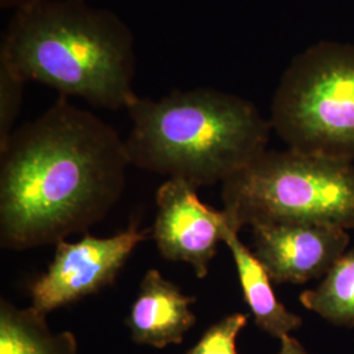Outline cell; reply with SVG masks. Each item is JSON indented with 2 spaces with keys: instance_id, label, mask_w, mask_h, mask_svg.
Returning a JSON list of instances; mask_svg holds the SVG:
<instances>
[{
  "instance_id": "1",
  "label": "cell",
  "mask_w": 354,
  "mask_h": 354,
  "mask_svg": "<svg viewBox=\"0 0 354 354\" xmlns=\"http://www.w3.org/2000/svg\"><path fill=\"white\" fill-rule=\"evenodd\" d=\"M130 165L125 140L59 97L0 149V244L24 251L87 232L118 203Z\"/></svg>"
},
{
  "instance_id": "2",
  "label": "cell",
  "mask_w": 354,
  "mask_h": 354,
  "mask_svg": "<svg viewBox=\"0 0 354 354\" xmlns=\"http://www.w3.org/2000/svg\"><path fill=\"white\" fill-rule=\"evenodd\" d=\"M0 62L26 82L79 97L95 108L129 109L134 91L136 38L112 10L86 0H28L3 33Z\"/></svg>"
},
{
  "instance_id": "3",
  "label": "cell",
  "mask_w": 354,
  "mask_h": 354,
  "mask_svg": "<svg viewBox=\"0 0 354 354\" xmlns=\"http://www.w3.org/2000/svg\"><path fill=\"white\" fill-rule=\"evenodd\" d=\"M130 165L196 188L225 183L268 150L272 125L253 102L215 88L175 89L129 106Z\"/></svg>"
},
{
  "instance_id": "4",
  "label": "cell",
  "mask_w": 354,
  "mask_h": 354,
  "mask_svg": "<svg viewBox=\"0 0 354 354\" xmlns=\"http://www.w3.org/2000/svg\"><path fill=\"white\" fill-rule=\"evenodd\" d=\"M231 228L299 222L354 228V163L266 150L222 184Z\"/></svg>"
},
{
  "instance_id": "5",
  "label": "cell",
  "mask_w": 354,
  "mask_h": 354,
  "mask_svg": "<svg viewBox=\"0 0 354 354\" xmlns=\"http://www.w3.org/2000/svg\"><path fill=\"white\" fill-rule=\"evenodd\" d=\"M269 122L291 150L354 163V45L320 41L295 55Z\"/></svg>"
},
{
  "instance_id": "6",
  "label": "cell",
  "mask_w": 354,
  "mask_h": 354,
  "mask_svg": "<svg viewBox=\"0 0 354 354\" xmlns=\"http://www.w3.org/2000/svg\"><path fill=\"white\" fill-rule=\"evenodd\" d=\"M150 235L151 228L140 230L134 221L109 238L86 232L79 241L57 243L50 266L30 286L32 307L48 315L111 286L131 253Z\"/></svg>"
},
{
  "instance_id": "7",
  "label": "cell",
  "mask_w": 354,
  "mask_h": 354,
  "mask_svg": "<svg viewBox=\"0 0 354 354\" xmlns=\"http://www.w3.org/2000/svg\"><path fill=\"white\" fill-rule=\"evenodd\" d=\"M197 189L180 178H168L158 188L151 238L165 259L188 264L203 279L231 226L226 213L203 203Z\"/></svg>"
},
{
  "instance_id": "8",
  "label": "cell",
  "mask_w": 354,
  "mask_h": 354,
  "mask_svg": "<svg viewBox=\"0 0 354 354\" xmlns=\"http://www.w3.org/2000/svg\"><path fill=\"white\" fill-rule=\"evenodd\" d=\"M253 253L274 283L324 277L346 252L349 234L329 225L279 222L252 226Z\"/></svg>"
},
{
  "instance_id": "9",
  "label": "cell",
  "mask_w": 354,
  "mask_h": 354,
  "mask_svg": "<svg viewBox=\"0 0 354 354\" xmlns=\"http://www.w3.org/2000/svg\"><path fill=\"white\" fill-rule=\"evenodd\" d=\"M196 297L184 294L158 269L147 270L127 317L131 340L156 349L181 344L197 320L190 311Z\"/></svg>"
},
{
  "instance_id": "10",
  "label": "cell",
  "mask_w": 354,
  "mask_h": 354,
  "mask_svg": "<svg viewBox=\"0 0 354 354\" xmlns=\"http://www.w3.org/2000/svg\"><path fill=\"white\" fill-rule=\"evenodd\" d=\"M234 259L241 291L256 326L281 339L302 326V319L289 311L273 290L272 279L254 253L244 245L239 232L228 227L225 241Z\"/></svg>"
},
{
  "instance_id": "11",
  "label": "cell",
  "mask_w": 354,
  "mask_h": 354,
  "mask_svg": "<svg viewBox=\"0 0 354 354\" xmlns=\"http://www.w3.org/2000/svg\"><path fill=\"white\" fill-rule=\"evenodd\" d=\"M0 354H77L74 333H51L46 315L0 299Z\"/></svg>"
},
{
  "instance_id": "12",
  "label": "cell",
  "mask_w": 354,
  "mask_h": 354,
  "mask_svg": "<svg viewBox=\"0 0 354 354\" xmlns=\"http://www.w3.org/2000/svg\"><path fill=\"white\" fill-rule=\"evenodd\" d=\"M299 302L335 326L354 327V248L342 254L317 288L304 290Z\"/></svg>"
},
{
  "instance_id": "13",
  "label": "cell",
  "mask_w": 354,
  "mask_h": 354,
  "mask_svg": "<svg viewBox=\"0 0 354 354\" xmlns=\"http://www.w3.org/2000/svg\"><path fill=\"white\" fill-rule=\"evenodd\" d=\"M26 79L10 66L0 62V149H3L16 130L15 124L20 113Z\"/></svg>"
},
{
  "instance_id": "14",
  "label": "cell",
  "mask_w": 354,
  "mask_h": 354,
  "mask_svg": "<svg viewBox=\"0 0 354 354\" xmlns=\"http://www.w3.org/2000/svg\"><path fill=\"white\" fill-rule=\"evenodd\" d=\"M248 323V315L236 313L221 319L205 330L203 337L185 354H239L236 339Z\"/></svg>"
},
{
  "instance_id": "15",
  "label": "cell",
  "mask_w": 354,
  "mask_h": 354,
  "mask_svg": "<svg viewBox=\"0 0 354 354\" xmlns=\"http://www.w3.org/2000/svg\"><path fill=\"white\" fill-rule=\"evenodd\" d=\"M281 348L279 353L276 354H308L304 351L302 344L291 337L290 335H285L279 339Z\"/></svg>"
},
{
  "instance_id": "16",
  "label": "cell",
  "mask_w": 354,
  "mask_h": 354,
  "mask_svg": "<svg viewBox=\"0 0 354 354\" xmlns=\"http://www.w3.org/2000/svg\"><path fill=\"white\" fill-rule=\"evenodd\" d=\"M28 0H0V8L1 10H15L17 6L26 3Z\"/></svg>"
}]
</instances>
